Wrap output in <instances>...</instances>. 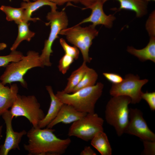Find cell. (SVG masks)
I'll use <instances>...</instances> for the list:
<instances>
[{
	"label": "cell",
	"mask_w": 155,
	"mask_h": 155,
	"mask_svg": "<svg viewBox=\"0 0 155 155\" xmlns=\"http://www.w3.org/2000/svg\"><path fill=\"white\" fill-rule=\"evenodd\" d=\"M109 0H101L104 4ZM120 3L119 10L125 9L134 11L137 18H140L148 12V2L145 0H115Z\"/></svg>",
	"instance_id": "cell-16"
},
{
	"label": "cell",
	"mask_w": 155,
	"mask_h": 155,
	"mask_svg": "<svg viewBox=\"0 0 155 155\" xmlns=\"http://www.w3.org/2000/svg\"><path fill=\"white\" fill-rule=\"evenodd\" d=\"M141 97L146 100L151 110H155V92H148L147 91L146 93L142 92Z\"/></svg>",
	"instance_id": "cell-28"
},
{
	"label": "cell",
	"mask_w": 155,
	"mask_h": 155,
	"mask_svg": "<svg viewBox=\"0 0 155 155\" xmlns=\"http://www.w3.org/2000/svg\"><path fill=\"white\" fill-rule=\"evenodd\" d=\"M18 87L16 84L9 87L3 85L0 81V116L11 108L17 97Z\"/></svg>",
	"instance_id": "cell-14"
},
{
	"label": "cell",
	"mask_w": 155,
	"mask_h": 155,
	"mask_svg": "<svg viewBox=\"0 0 155 155\" xmlns=\"http://www.w3.org/2000/svg\"><path fill=\"white\" fill-rule=\"evenodd\" d=\"M10 111L13 118L24 117L34 127H38L40 122L45 116L40 104L33 95L26 96L18 94Z\"/></svg>",
	"instance_id": "cell-7"
},
{
	"label": "cell",
	"mask_w": 155,
	"mask_h": 155,
	"mask_svg": "<svg viewBox=\"0 0 155 155\" xmlns=\"http://www.w3.org/2000/svg\"><path fill=\"white\" fill-rule=\"evenodd\" d=\"M24 1L26 2H29L30 1V0H23Z\"/></svg>",
	"instance_id": "cell-37"
},
{
	"label": "cell",
	"mask_w": 155,
	"mask_h": 155,
	"mask_svg": "<svg viewBox=\"0 0 155 155\" xmlns=\"http://www.w3.org/2000/svg\"><path fill=\"white\" fill-rule=\"evenodd\" d=\"M146 29L150 38L155 37V11L150 14L145 24Z\"/></svg>",
	"instance_id": "cell-27"
},
{
	"label": "cell",
	"mask_w": 155,
	"mask_h": 155,
	"mask_svg": "<svg viewBox=\"0 0 155 155\" xmlns=\"http://www.w3.org/2000/svg\"><path fill=\"white\" fill-rule=\"evenodd\" d=\"M146 1H147L148 2V1H155V0H145Z\"/></svg>",
	"instance_id": "cell-36"
},
{
	"label": "cell",
	"mask_w": 155,
	"mask_h": 155,
	"mask_svg": "<svg viewBox=\"0 0 155 155\" xmlns=\"http://www.w3.org/2000/svg\"><path fill=\"white\" fill-rule=\"evenodd\" d=\"M127 51L142 61L148 60L155 62V37L150 38L149 42L144 48L140 49L132 46L127 47Z\"/></svg>",
	"instance_id": "cell-17"
},
{
	"label": "cell",
	"mask_w": 155,
	"mask_h": 155,
	"mask_svg": "<svg viewBox=\"0 0 155 155\" xmlns=\"http://www.w3.org/2000/svg\"><path fill=\"white\" fill-rule=\"evenodd\" d=\"M86 63L83 61L81 65L73 71L67 79V85L63 91L66 93H72L74 88L79 84L89 68Z\"/></svg>",
	"instance_id": "cell-20"
},
{
	"label": "cell",
	"mask_w": 155,
	"mask_h": 155,
	"mask_svg": "<svg viewBox=\"0 0 155 155\" xmlns=\"http://www.w3.org/2000/svg\"><path fill=\"white\" fill-rule=\"evenodd\" d=\"M74 59L71 56L65 54L60 59L58 67L59 71L63 74H65L74 61Z\"/></svg>",
	"instance_id": "cell-26"
},
{
	"label": "cell",
	"mask_w": 155,
	"mask_h": 155,
	"mask_svg": "<svg viewBox=\"0 0 155 155\" xmlns=\"http://www.w3.org/2000/svg\"><path fill=\"white\" fill-rule=\"evenodd\" d=\"M36 0H33V1H36Z\"/></svg>",
	"instance_id": "cell-38"
},
{
	"label": "cell",
	"mask_w": 155,
	"mask_h": 155,
	"mask_svg": "<svg viewBox=\"0 0 155 155\" xmlns=\"http://www.w3.org/2000/svg\"><path fill=\"white\" fill-rule=\"evenodd\" d=\"M91 140V145L101 155H111L112 148L107 136L103 131L98 133Z\"/></svg>",
	"instance_id": "cell-19"
},
{
	"label": "cell",
	"mask_w": 155,
	"mask_h": 155,
	"mask_svg": "<svg viewBox=\"0 0 155 155\" xmlns=\"http://www.w3.org/2000/svg\"><path fill=\"white\" fill-rule=\"evenodd\" d=\"M144 155H154L155 154V141L143 140Z\"/></svg>",
	"instance_id": "cell-29"
},
{
	"label": "cell",
	"mask_w": 155,
	"mask_h": 155,
	"mask_svg": "<svg viewBox=\"0 0 155 155\" xmlns=\"http://www.w3.org/2000/svg\"><path fill=\"white\" fill-rule=\"evenodd\" d=\"M87 113L78 111L69 105L63 104L55 118L47 126L52 128L56 125L62 123L69 124L80 119Z\"/></svg>",
	"instance_id": "cell-13"
},
{
	"label": "cell",
	"mask_w": 155,
	"mask_h": 155,
	"mask_svg": "<svg viewBox=\"0 0 155 155\" xmlns=\"http://www.w3.org/2000/svg\"><path fill=\"white\" fill-rule=\"evenodd\" d=\"M103 4L100 0L90 7L89 9L91 10L90 15L78 24L80 25L83 23L90 22L95 26L102 25L106 28H111L116 18L113 14L108 15L105 13L103 9Z\"/></svg>",
	"instance_id": "cell-12"
},
{
	"label": "cell",
	"mask_w": 155,
	"mask_h": 155,
	"mask_svg": "<svg viewBox=\"0 0 155 155\" xmlns=\"http://www.w3.org/2000/svg\"><path fill=\"white\" fill-rule=\"evenodd\" d=\"M3 125H0V139L2 136V130L3 128Z\"/></svg>",
	"instance_id": "cell-35"
},
{
	"label": "cell",
	"mask_w": 155,
	"mask_h": 155,
	"mask_svg": "<svg viewBox=\"0 0 155 155\" xmlns=\"http://www.w3.org/2000/svg\"><path fill=\"white\" fill-rule=\"evenodd\" d=\"M80 155H96V153L89 146L85 147L84 149L81 152Z\"/></svg>",
	"instance_id": "cell-32"
},
{
	"label": "cell",
	"mask_w": 155,
	"mask_h": 155,
	"mask_svg": "<svg viewBox=\"0 0 155 155\" xmlns=\"http://www.w3.org/2000/svg\"><path fill=\"white\" fill-rule=\"evenodd\" d=\"M98 75L95 70L88 68L79 84L74 88L72 93L81 89L95 85Z\"/></svg>",
	"instance_id": "cell-23"
},
{
	"label": "cell",
	"mask_w": 155,
	"mask_h": 155,
	"mask_svg": "<svg viewBox=\"0 0 155 155\" xmlns=\"http://www.w3.org/2000/svg\"><path fill=\"white\" fill-rule=\"evenodd\" d=\"M23 56L22 53L16 50L12 51L8 55L0 56V67H5L9 63L20 60Z\"/></svg>",
	"instance_id": "cell-24"
},
{
	"label": "cell",
	"mask_w": 155,
	"mask_h": 155,
	"mask_svg": "<svg viewBox=\"0 0 155 155\" xmlns=\"http://www.w3.org/2000/svg\"><path fill=\"white\" fill-rule=\"evenodd\" d=\"M52 128L42 129L32 127L26 133L28 143L24 148L29 155H60L64 154L70 145L69 138L61 139L54 133Z\"/></svg>",
	"instance_id": "cell-1"
},
{
	"label": "cell",
	"mask_w": 155,
	"mask_h": 155,
	"mask_svg": "<svg viewBox=\"0 0 155 155\" xmlns=\"http://www.w3.org/2000/svg\"><path fill=\"white\" fill-rule=\"evenodd\" d=\"M7 47V44L4 43H0V51L3 50Z\"/></svg>",
	"instance_id": "cell-34"
},
{
	"label": "cell",
	"mask_w": 155,
	"mask_h": 155,
	"mask_svg": "<svg viewBox=\"0 0 155 155\" xmlns=\"http://www.w3.org/2000/svg\"><path fill=\"white\" fill-rule=\"evenodd\" d=\"M0 9L5 13L8 21H14L18 25L22 22H26L24 9L21 7L15 8L2 5L0 7Z\"/></svg>",
	"instance_id": "cell-21"
},
{
	"label": "cell",
	"mask_w": 155,
	"mask_h": 155,
	"mask_svg": "<svg viewBox=\"0 0 155 155\" xmlns=\"http://www.w3.org/2000/svg\"><path fill=\"white\" fill-rule=\"evenodd\" d=\"M57 5H62L67 2H73L75 3H79V0H49Z\"/></svg>",
	"instance_id": "cell-33"
},
{
	"label": "cell",
	"mask_w": 155,
	"mask_h": 155,
	"mask_svg": "<svg viewBox=\"0 0 155 155\" xmlns=\"http://www.w3.org/2000/svg\"><path fill=\"white\" fill-rule=\"evenodd\" d=\"M124 133L136 136L143 140L155 141V134L148 127L139 109H129V121Z\"/></svg>",
	"instance_id": "cell-10"
},
{
	"label": "cell",
	"mask_w": 155,
	"mask_h": 155,
	"mask_svg": "<svg viewBox=\"0 0 155 155\" xmlns=\"http://www.w3.org/2000/svg\"><path fill=\"white\" fill-rule=\"evenodd\" d=\"M44 67L39 53L30 51L20 60L11 62L5 67L4 71L0 77V81L5 85L14 82H19L23 87L26 88L27 84L23 78L25 74L33 68Z\"/></svg>",
	"instance_id": "cell-3"
},
{
	"label": "cell",
	"mask_w": 155,
	"mask_h": 155,
	"mask_svg": "<svg viewBox=\"0 0 155 155\" xmlns=\"http://www.w3.org/2000/svg\"><path fill=\"white\" fill-rule=\"evenodd\" d=\"M98 34L96 26L92 24L85 27L77 25L61 30L59 34L64 35L67 41L80 51L84 61L90 63L92 58L89 55L93 40Z\"/></svg>",
	"instance_id": "cell-5"
},
{
	"label": "cell",
	"mask_w": 155,
	"mask_h": 155,
	"mask_svg": "<svg viewBox=\"0 0 155 155\" xmlns=\"http://www.w3.org/2000/svg\"><path fill=\"white\" fill-rule=\"evenodd\" d=\"M50 25L51 30L47 39L44 42V48L40 58L44 66H51L50 56L53 53L52 48L53 43L58 38L60 31L67 27L68 20L66 12L63 10L58 11L55 9H51L46 16Z\"/></svg>",
	"instance_id": "cell-6"
},
{
	"label": "cell",
	"mask_w": 155,
	"mask_h": 155,
	"mask_svg": "<svg viewBox=\"0 0 155 155\" xmlns=\"http://www.w3.org/2000/svg\"><path fill=\"white\" fill-rule=\"evenodd\" d=\"M1 116L5 123L6 130L4 142L0 146V155H7L12 150H20L19 144L27 132L25 130L19 132L14 131L12 125L13 117L10 110L5 112Z\"/></svg>",
	"instance_id": "cell-11"
},
{
	"label": "cell",
	"mask_w": 155,
	"mask_h": 155,
	"mask_svg": "<svg viewBox=\"0 0 155 155\" xmlns=\"http://www.w3.org/2000/svg\"><path fill=\"white\" fill-rule=\"evenodd\" d=\"M101 0H79V3L85 7L84 9H89L90 7Z\"/></svg>",
	"instance_id": "cell-31"
},
{
	"label": "cell",
	"mask_w": 155,
	"mask_h": 155,
	"mask_svg": "<svg viewBox=\"0 0 155 155\" xmlns=\"http://www.w3.org/2000/svg\"><path fill=\"white\" fill-rule=\"evenodd\" d=\"M46 87L50 97L51 102L47 114L39 123L38 127L40 128L47 126L56 117L63 104L54 94L51 86H47Z\"/></svg>",
	"instance_id": "cell-15"
},
{
	"label": "cell",
	"mask_w": 155,
	"mask_h": 155,
	"mask_svg": "<svg viewBox=\"0 0 155 155\" xmlns=\"http://www.w3.org/2000/svg\"><path fill=\"white\" fill-rule=\"evenodd\" d=\"M59 42L65 54L72 57L74 59L77 60L78 59L79 51L77 47L74 46H70L63 38L60 39Z\"/></svg>",
	"instance_id": "cell-25"
},
{
	"label": "cell",
	"mask_w": 155,
	"mask_h": 155,
	"mask_svg": "<svg viewBox=\"0 0 155 155\" xmlns=\"http://www.w3.org/2000/svg\"><path fill=\"white\" fill-rule=\"evenodd\" d=\"M45 5L50 6L51 9H57V5L49 0H37L33 2H23L21 3V7L24 9L26 21H30L36 22L40 20L38 18H32V13L41 7Z\"/></svg>",
	"instance_id": "cell-18"
},
{
	"label": "cell",
	"mask_w": 155,
	"mask_h": 155,
	"mask_svg": "<svg viewBox=\"0 0 155 155\" xmlns=\"http://www.w3.org/2000/svg\"><path fill=\"white\" fill-rule=\"evenodd\" d=\"M103 76L109 82L113 84H116L120 83L123 80L122 77L119 75L113 73H103Z\"/></svg>",
	"instance_id": "cell-30"
},
{
	"label": "cell",
	"mask_w": 155,
	"mask_h": 155,
	"mask_svg": "<svg viewBox=\"0 0 155 155\" xmlns=\"http://www.w3.org/2000/svg\"><path fill=\"white\" fill-rule=\"evenodd\" d=\"M148 81L147 79L140 80L138 75L128 74L120 83L113 84L110 94L113 96H128L131 99V103H138L142 99V88Z\"/></svg>",
	"instance_id": "cell-9"
},
{
	"label": "cell",
	"mask_w": 155,
	"mask_h": 155,
	"mask_svg": "<svg viewBox=\"0 0 155 155\" xmlns=\"http://www.w3.org/2000/svg\"><path fill=\"white\" fill-rule=\"evenodd\" d=\"M104 120L95 113H87L73 122L69 128L68 135L84 141L91 140L98 132L103 131Z\"/></svg>",
	"instance_id": "cell-8"
},
{
	"label": "cell",
	"mask_w": 155,
	"mask_h": 155,
	"mask_svg": "<svg viewBox=\"0 0 155 155\" xmlns=\"http://www.w3.org/2000/svg\"><path fill=\"white\" fill-rule=\"evenodd\" d=\"M130 98L127 96H113L107 103L105 112L106 122L115 128L117 135L125 132L129 121V104Z\"/></svg>",
	"instance_id": "cell-4"
},
{
	"label": "cell",
	"mask_w": 155,
	"mask_h": 155,
	"mask_svg": "<svg viewBox=\"0 0 155 155\" xmlns=\"http://www.w3.org/2000/svg\"><path fill=\"white\" fill-rule=\"evenodd\" d=\"M104 87L102 83L82 88L72 94L58 91L56 96L63 104L71 106L77 111L87 113H95V105L101 96Z\"/></svg>",
	"instance_id": "cell-2"
},
{
	"label": "cell",
	"mask_w": 155,
	"mask_h": 155,
	"mask_svg": "<svg viewBox=\"0 0 155 155\" xmlns=\"http://www.w3.org/2000/svg\"><path fill=\"white\" fill-rule=\"evenodd\" d=\"M28 22H22L18 25V34L17 37L10 48L12 51L16 50L21 42L26 40L30 41L35 35V33L30 30Z\"/></svg>",
	"instance_id": "cell-22"
}]
</instances>
